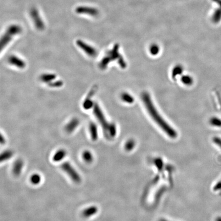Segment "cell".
<instances>
[{
  "instance_id": "10",
  "label": "cell",
  "mask_w": 221,
  "mask_h": 221,
  "mask_svg": "<svg viewBox=\"0 0 221 221\" xmlns=\"http://www.w3.org/2000/svg\"><path fill=\"white\" fill-rule=\"evenodd\" d=\"M80 121L77 118H73L65 126V130L68 133H71L77 128Z\"/></svg>"
},
{
  "instance_id": "26",
  "label": "cell",
  "mask_w": 221,
  "mask_h": 221,
  "mask_svg": "<svg viewBox=\"0 0 221 221\" xmlns=\"http://www.w3.org/2000/svg\"><path fill=\"white\" fill-rule=\"evenodd\" d=\"M221 189V180L218 182L217 183L216 185L214 186L213 190L214 191H219Z\"/></svg>"
},
{
  "instance_id": "11",
  "label": "cell",
  "mask_w": 221,
  "mask_h": 221,
  "mask_svg": "<svg viewBox=\"0 0 221 221\" xmlns=\"http://www.w3.org/2000/svg\"><path fill=\"white\" fill-rule=\"evenodd\" d=\"M23 166V161L21 159L17 160L14 163V166H13V174L15 176H19V174H21L22 173Z\"/></svg>"
},
{
  "instance_id": "25",
  "label": "cell",
  "mask_w": 221,
  "mask_h": 221,
  "mask_svg": "<svg viewBox=\"0 0 221 221\" xmlns=\"http://www.w3.org/2000/svg\"><path fill=\"white\" fill-rule=\"evenodd\" d=\"M182 71V69L181 67H179V66L176 67L174 69L173 72L174 76V75L177 76L178 75L181 74Z\"/></svg>"
},
{
  "instance_id": "4",
  "label": "cell",
  "mask_w": 221,
  "mask_h": 221,
  "mask_svg": "<svg viewBox=\"0 0 221 221\" xmlns=\"http://www.w3.org/2000/svg\"><path fill=\"white\" fill-rule=\"evenodd\" d=\"M29 15L35 27L39 30H44L45 28V24L39 10L36 7L32 8L29 11Z\"/></svg>"
},
{
  "instance_id": "20",
  "label": "cell",
  "mask_w": 221,
  "mask_h": 221,
  "mask_svg": "<svg viewBox=\"0 0 221 221\" xmlns=\"http://www.w3.org/2000/svg\"><path fill=\"white\" fill-rule=\"evenodd\" d=\"M135 146V143L134 140L130 139L128 140V141L125 143L124 148L127 151H130L134 148Z\"/></svg>"
},
{
  "instance_id": "8",
  "label": "cell",
  "mask_w": 221,
  "mask_h": 221,
  "mask_svg": "<svg viewBox=\"0 0 221 221\" xmlns=\"http://www.w3.org/2000/svg\"><path fill=\"white\" fill-rule=\"evenodd\" d=\"M8 62L11 65L15 66L19 69H23L26 66L25 62L15 55H11L9 57Z\"/></svg>"
},
{
  "instance_id": "14",
  "label": "cell",
  "mask_w": 221,
  "mask_h": 221,
  "mask_svg": "<svg viewBox=\"0 0 221 221\" xmlns=\"http://www.w3.org/2000/svg\"><path fill=\"white\" fill-rule=\"evenodd\" d=\"M67 155V152L65 150L61 149L55 152L53 157V160L55 162H59L64 158H65Z\"/></svg>"
},
{
  "instance_id": "15",
  "label": "cell",
  "mask_w": 221,
  "mask_h": 221,
  "mask_svg": "<svg viewBox=\"0 0 221 221\" xmlns=\"http://www.w3.org/2000/svg\"><path fill=\"white\" fill-rule=\"evenodd\" d=\"M41 80L44 82L49 84L53 81L56 78V75L54 74H44L41 76Z\"/></svg>"
},
{
  "instance_id": "17",
  "label": "cell",
  "mask_w": 221,
  "mask_h": 221,
  "mask_svg": "<svg viewBox=\"0 0 221 221\" xmlns=\"http://www.w3.org/2000/svg\"><path fill=\"white\" fill-rule=\"evenodd\" d=\"M82 158L87 163H91L93 160V156L89 151H85L82 153Z\"/></svg>"
},
{
  "instance_id": "12",
  "label": "cell",
  "mask_w": 221,
  "mask_h": 221,
  "mask_svg": "<svg viewBox=\"0 0 221 221\" xmlns=\"http://www.w3.org/2000/svg\"><path fill=\"white\" fill-rule=\"evenodd\" d=\"M98 209L96 206H90L82 211V216L84 218H88L96 214L98 212Z\"/></svg>"
},
{
  "instance_id": "28",
  "label": "cell",
  "mask_w": 221,
  "mask_h": 221,
  "mask_svg": "<svg viewBox=\"0 0 221 221\" xmlns=\"http://www.w3.org/2000/svg\"><path fill=\"white\" fill-rule=\"evenodd\" d=\"M1 143L2 144H5V139L2 135H1Z\"/></svg>"
},
{
  "instance_id": "24",
  "label": "cell",
  "mask_w": 221,
  "mask_h": 221,
  "mask_svg": "<svg viewBox=\"0 0 221 221\" xmlns=\"http://www.w3.org/2000/svg\"><path fill=\"white\" fill-rule=\"evenodd\" d=\"M210 123L212 125L216 126H221V120L218 118H213L210 120Z\"/></svg>"
},
{
  "instance_id": "18",
  "label": "cell",
  "mask_w": 221,
  "mask_h": 221,
  "mask_svg": "<svg viewBox=\"0 0 221 221\" xmlns=\"http://www.w3.org/2000/svg\"><path fill=\"white\" fill-rule=\"evenodd\" d=\"M121 98L124 102L128 103H133L134 100L132 95H130L129 94L126 93L122 94L121 96Z\"/></svg>"
},
{
  "instance_id": "16",
  "label": "cell",
  "mask_w": 221,
  "mask_h": 221,
  "mask_svg": "<svg viewBox=\"0 0 221 221\" xmlns=\"http://www.w3.org/2000/svg\"><path fill=\"white\" fill-rule=\"evenodd\" d=\"M14 156V152L10 150H6L3 152L1 155L0 160L1 162H4L8 160Z\"/></svg>"
},
{
  "instance_id": "3",
  "label": "cell",
  "mask_w": 221,
  "mask_h": 221,
  "mask_svg": "<svg viewBox=\"0 0 221 221\" xmlns=\"http://www.w3.org/2000/svg\"><path fill=\"white\" fill-rule=\"evenodd\" d=\"M22 31L23 29L20 25L18 24L9 25L2 36L0 42L1 50H2L3 48H4L15 36L21 34Z\"/></svg>"
},
{
  "instance_id": "29",
  "label": "cell",
  "mask_w": 221,
  "mask_h": 221,
  "mask_svg": "<svg viewBox=\"0 0 221 221\" xmlns=\"http://www.w3.org/2000/svg\"><path fill=\"white\" fill-rule=\"evenodd\" d=\"M216 221H221V217H218L216 218Z\"/></svg>"
},
{
  "instance_id": "13",
  "label": "cell",
  "mask_w": 221,
  "mask_h": 221,
  "mask_svg": "<svg viewBox=\"0 0 221 221\" xmlns=\"http://www.w3.org/2000/svg\"><path fill=\"white\" fill-rule=\"evenodd\" d=\"M89 130L91 135V138L93 141H96L97 140L98 130L97 125L94 122H91L89 124Z\"/></svg>"
},
{
  "instance_id": "30",
  "label": "cell",
  "mask_w": 221,
  "mask_h": 221,
  "mask_svg": "<svg viewBox=\"0 0 221 221\" xmlns=\"http://www.w3.org/2000/svg\"><path fill=\"white\" fill-rule=\"evenodd\" d=\"M159 221H168L167 220H165V219H163V218H161L159 220Z\"/></svg>"
},
{
  "instance_id": "2",
  "label": "cell",
  "mask_w": 221,
  "mask_h": 221,
  "mask_svg": "<svg viewBox=\"0 0 221 221\" xmlns=\"http://www.w3.org/2000/svg\"><path fill=\"white\" fill-rule=\"evenodd\" d=\"M94 113L100 125H102L106 137L113 138L115 137L117 133L116 125L113 124H110L107 120H106L103 112L97 103L94 105Z\"/></svg>"
},
{
  "instance_id": "19",
  "label": "cell",
  "mask_w": 221,
  "mask_h": 221,
  "mask_svg": "<svg viewBox=\"0 0 221 221\" xmlns=\"http://www.w3.org/2000/svg\"><path fill=\"white\" fill-rule=\"evenodd\" d=\"M30 181L34 185H37L41 182V177L38 174H32L31 176Z\"/></svg>"
},
{
  "instance_id": "9",
  "label": "cell",
  "mask_w": 221,
  "mask_h": 221,
  "mask_svg": "<svg viewBox=\"0 0 221 221\" xmlns=\"http://www.w3.org/2000/svg\"><path fill=\"white\" fill-rule=\"evenodd\" d=\"M96 90L95 86L92 88L91 91H90L89 93L88 94L87 98L84 101V103H83V107L85 108L86 110H89L90 108H91L93 105H94L91 99H92V96H93L94 94H95Z\"/></svg>"
},
{
  "instance_id": "7",
  "label": "cell",
  "mask_w": 221,
  "mask_h": 221,
  "mask_svg": "<svg viewBox=\"0 0 221 221\" xmlns=\"http://www.w3.org/2000/svg\"><path fill=\"white\" fill-rule=\"evenodd\" d=\"M76 44L80 49H81L82 51L85 52L86 54H87L89 57H95L97 54V52L95 48L86 43L82 40H77L76 41Z\"/></svg>"
},
{
  "instance_id": "22",
  "label": "cell",
  "mask_w": 221,
  "mask_h": 221,
  "mask_svg": "<svg viewBox=\"0 0 221 221\" xmlns=\"http://www.w3.org/2000/svg\"><path fill=\"white\" fill-rule=\"evenodd\" d=\"M150 51L151 54L153 55H157L159 52V48L158 45L154 44L150 47Z\"/></svg>"
},
{
  "instance_id": "1",
  "label": "cell",
  "mask_w": 221,
  "mask_h": 221,
  "mask_svg": "<svg viewBox=\"0 0 221 221\" xmlns=\"http://www.w3.org/2000/svg\"><path fill=\"white\" fill-rule=\"evenodd\" d=\"M142 99L148 114L156 124L169 137L173 139L176 138L177 137V133L159 113L155 106H154L149 94L147 92H144L142 94Z\"/></svg>"
},
{
  "instance_id": "21",
  "label": "cell",
  "mask_w": 221,
  "mask_h": 221,
  "mask_svg": "<svg viewBox=\"0 0 221 221\" xmlns=\"http://www.w3.org/2000/svg\"><path fill=\"white\" fill-rule=\"evenodd\" d=\"M182 82L186 85H191L192 84L193 80L192 77L190 76L185 75L182 76L181 78Z\"/></svg>"
},
{
  "instance_id": "23",
  "label": "cell",
  "mask_w": 221,
  "mask_h": 221,
  "mask_svg": "<svg viewBox=\"0 0 221 221\" xmlns=\"http://www.w3.org/2000/svg\"><path fill=\"white\" fill-rule=\"evenodd\" d=\"M63 85V82L61 80H58V81H52V82H50L48 84V85L49 87L52 88H58V87H62Z\"/></svg>"
},
{
  "instance_id": "5",
  "label": "cell",
  "mask_w": 221,
  "mask_h": 221,
  "mask_svg": "<svg viewBox=\"0 0 221 221\" xmlns=\"http://www.w3.org/2000/svg\"><path fill=\"white\" fill-rule=\"evenodd\" d=\"M76 14L79 15H88L90 17H97L99 14V10L93 6L87 5H80L76 7Z\"/></svg>"
},
{
  "instance_id": "27",
  "label": "cell",
  "mask_w": 221,
  "mask_h": 221,
  "mask_svg": "<svg viewBox=\"0 0 221 221\" xmlns=\"http://www.w3.org/2000/svg\"><path fill=\"white\" fill-rule=\"evenodd\" d=\"M213 141H214V143H216L217 145L219 146L221 148V139L218 138H214L213 139Z\"/></svg>"
},
{
  "instance_id": "6",
  "label": "cell",
  "mask_w": 221,
  "mask_h": 221,
  "mask_svg": "<svg viewBox=\"0 0 221 221\" xmlns=\"http://www.w3.org/2000/svg\"><path fill=\"white\" fill-rule=\"evenodd\" d=\"M61 168L65 173L68 174V176L73 182L76 183H79L81 182L80 176L70 163L68 162H64L61 165Z\"/></svg>"
}]
</instances>
